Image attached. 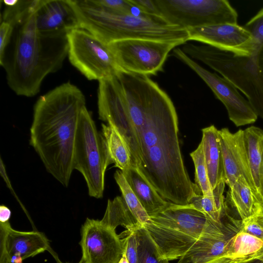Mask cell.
Returning <instances> with one entry per match:
<instances>
[{
	"label": "cell",
	"instance_id": "cell-1",
	"mask_svg": "<svg viewBox=\"0 0 263 263\" xmlns=\"http://www.w3.org/2000/svg\"><path fill=\"white\" fill-rule=\"evenodd\" d=\"M99 118L126 143L132 166L168 202L186 205L197 195L185 167L178 119L168 95L149 76L119 71L98 96Z\"/></svg>",
	"mask_w": 263,
	"mask_h": 263
},
{
	"label": "cell",
	"instance_id": "cell-2",
	"mask_svg": "<svg viewBox=\"0 0 263 263\" xmlns=\"http://www.w3.org/2000/svg\"><path fill=\"white\" fill-rule=\"evenodd\" d=\"M85 106L84 94L70 82L41 96L34 106L30 143L47 171L66 187L73 170L76 135Z\"/></svg>",
	"mask_w": 263,
	"mask_h": 263
},
{
	"label": "cell",
	"instance_id": "cell-3",
	"mask_svg": "<svg viewBox=\"0 0 263 263\" xmlns=\"http://www.w3.org/2000/svg\"><path fill=\"white\" fill-rule=\"evenodd\" d=\"M11 41L0 63L7 83L17 95L31 97L37 94L43 81L62 67L68 55L67 35L40 32L35 13L13 27Z\"/></svg>",
	"mask_w": 263,
	"mask_h": 263
},
{
	"label": "cell",
	"instance_id": "cell-4",
	"mask_svg": "<svg viewBox=\"0 0 263 263\" xmlns=\"http://www.w3.org/2000/svg\"><path fill=\"white\" fill-rule=\"evenodd\" d=\"M80 28L90 32L107 44L128 39L174 42L189 41L186 30L173 25L161 16L143 13L140 15L107 12L91 0H70Z\"/></svg>",
	"mask_w": 263,
	"mask_h": 263
},
{
	"label": "cell",
	"instance_id": "cell-5",
	"mask_svg": "<svg viewBox=\"0 0 263 263\" xmlns=\"http://www.w3.org/2000/svg\"><path fill=\"white\" fill-rule=\"evenodd\" d=\"M150 218L143 227L159 258L168 261L179 259L202 236L224 233L233 227L231 221L214 222L189 204H172Z\"/></svg>",
	"mask_w": 263,
	"mask_h": 263
},
{
	"label": "cell",
	"instance_id": "cell-6",
	"mask_svg": "<svg viewBox=\"0 0 263 263\" xmlns=\"http://www.w3.org/2000/svg\"><path fill=\"white\" fill-rule=\"evenodd\" d=\"M181 49L194 60L217 71L241 91L257 116L263 120V76L257 56L238 55L206 44L185 43Z\"/></svg>",
	"mask_w": 263,
	"mask_h": 263
},
{
	"label": "cell",
	"instance_id": "cell-7",
	"mask_svg": "<svg viewBox=\"0 0 263 263\" xmlns=\"http://www.w3.org/2000/svg\"><path fill=\"white\" fill-rule=\"evenodd\" d=\"M110 164L102 135L85 106L81 111L76 132L73 167L84 177L90 197H103L105 173Z\"/></svg>",
	"mask_w": 263,
	"mask_h": 263
},
{
	"label": "cell",
	"instance_id": "cell-8",
	"mask_svg": "<svg viewBox=\"0 0 263 263\" xmlns=\"http://www.w3.org/2000/svg\"><path fill=\"white\" fill-rule=\"evenodd\" d=\"M154 3L160 16L185 30L237 24V12L227 0H154Z\"/></svg>",
	"mask_w": 263,
	"mask_h": 263
},
{
	"label": "cell",
	"instance_id": "cell-9",
	"mask_svg": "<svg viewBox=\"0 0 263 263\" xmlns=\"http://www.w3.org/2000/svg\"><path fill=\"white\" fill-rule=\"evenodd\" d=\"M70 63L89 80L111 77L121 69L108 44L79 28L67 34Z\"/></svg>",
	"mask_w": 263,
	"mask_h": 263
},
{
	"label": "cell",
	"instance_id": "cell-10",
	"mask_svg": "<svg viewBox=\"0 0 263 263\" xmlns=\"http://www.w3.org/2000/svg\"><path fill=\"white\" fill-rule=\"evenodd\" d=\"M108 45L121 69L149 76L162 70L171 51L180 45L165 41L128 39Z\"/></svg>",
	"mask_w": 263,
	"mask_h": 263
},
{
	"label": "cell",
	"instance_id": "cell-11",
	"mask_svg": "<svg viewBox=\"0 0 263 263\" xmlns=\"http://www.w3.org/2000/svg\"><path fill=\"white\" fill-rule=\"evenodd\" d=\"M173 55L193 70L209 87L225 106L229 119L237 127L253 124L258 116L248 100L229 81L212 72L189 57L180 48L173 50Z\"/></svg>",
	"mask_w": 263,
	"mask_h": 263
},
{
	"label": "cell",
	"instance_id": "cell-12",
	"mask_svg": "<svg viewBox=\"0 0 263 263\" xmlns=\"http://www.w3.org/2000/svg\"><path fill=\"white\" fill-rule=\"evenodd\" d=\"M80 245L85 263H118L123 254L121 238L101 220L87 218L81 229Z\"/></svg>",
	"mask_w": 263,
	"mask_h": 263
},
{
	"label": "cell",
	"instance_id": "cell-13",
	"mask_svg": "<svg viewBox=\"0 0 263 263\" xmlns=\"http://www.w3.org/2000/svg\"><path fill=\"white\" fill-rule=\"evenodd\" d=\"M218 134L226 183L230 187L238 177L242 176L250 185L254 195L244 130L239 129L233 133L228 128H223L218 130Z\"/></svg>",
	"mask_w": 263,
	"mask_h": 263
},
{
	"label": "cell",
	"instance_id": "cell-14",
	"mask_svg": "<svg viewBox=\"0 0 263 263\" xmlns=\"http://www.w3.org/2000/svg\"><path fill=\"white\" fill-rule=\"evenodd\" d=\"M37 30L49 34L67 35L80 28L70 0H44L35 13Z\"/></svg>",
	"mask_w": 263,
	"mask_h": 263
},
{
	"label": "cell",
	"instance_id": "cell-15",
	"mask_svg": "<svg viewBox=\"0 0 263 263\" xmlns=\"http://www.w3.org/2000/svg\"><path fill=\"white\" fill-rule=\"evenodd\" d=\"M186 30L189 41H196L233 53L250 39L244 27L237 24H217Z\"/></svg>",
	"mask_w": 263,
	"mask_h": 263
},
{
	"label": "cell",
	"instance_id": "cell-16",
	"mask_svg": "<svg viewBox=\"0 0 263 263\" xmlns=\"http://www.w3.org/2000/svg\"><path fill=\"white\" fill-rule=\"evenodd\" d=\"M0 247L9 257L18 256L25 260L50 249L49 241L42 232H22L13 229L9 221L0 222Z\"/></svg>",
	"mask_w": 263,
	"mask_h": 263
},
{
	"label": "cell",
	"instance_id": "cell-17",
	"mask_svg": "<svg viewBox=\"0 0 263 263\" xmlns=\"http://www.w3.org/2000/svg\"><path fill=\"white\" fill-rule=\"evenodd\" d=\"M241 223L224 233L202 236L179 258L177 263H202L224 256L229 240L241 230Z\"/></svg>",
	"mask_w": 263,
	"mask_h": 263
},
{
	"label": "cell",
	"instance_id": "cell-18",
	"mask_svg": "<svg viewBox=\"0 0 263 263\" xmlns=\"http://www.w3.org/2000/svg\"><path fill=\"white\" fill-rule=\"evenodd\" d=\"M121 172L150 217L164 210L172 204L159 195L136 167L132 166L127 170Z\"/></svg>",
	"mask_w": 263,
	"mask_h": 263
},
{
	"label": "cell",
	"instance_id": "cell-19",
	"mask_svg": "<svg viewBox=\"0 0 263 263\" xmlns=\"http://www.w3.org/2000/svg\"><path fill=\"white\" fill-rule=\"evenodd\" d=\"M202 143L210 182L213 190L224 178L218 130L213 125L202 129Z\"/></svg>",
	"mask_w": 263,
	"mask_h": 263
},
{
	"label": "cell",
	"instance_id": "cell-20",
	"mask_svg": "<svg viewBox=\"0 0 263 263\" xmlns=\"http://www.w3.org/2000/svg\"><path fill=\"white\" fill-rule=\"evenodd\" d=\"M243 130L249 167L255 189L254 196L258 208L260 172L263 157V130L251 126Z\"/></svg>",
	"mask_w": 263,
	"mask_h": 263
},
{
	"label": "cell",
	"instance_id": "cell-21",
	"mask_svg": "<svg viewBox=\"0 0 263 263\" xmlns=\"http://www.w3.org/2000/svg\"><path fill=\"white\" fill-rule=\"evenodd\" d=\"M227 197L241 220L254 216L258 211L252 188L242 176L238 177L229 187Z\"/></svg>",
	"mask_w": 263,
	"mask_h": 263
},
{
	"label": "cell",
	"instance_id": "cell-22",
	"mask_svg": "<svg viewBox=\"0 0 263 263\" xmlns=\"http://www.w3.org/2000/svg\"><path fill=\"white\" fill-rule=\"evenodd\" d=\"M101 134L104 140L111 163L120 171L132 166L131 155L124 140L117 130L110 124H102Z\"/></svg>",
	"mask_w": 263,
	"mask_h": 263
},
{
	"label": "cell",
	"instance_id": "cell-23",
	"mask_svg": "<svg viewBox=\"0 0 263 263\" xmlns=\"http://www.w3.org/2000/svg\"><path fill=\"white\" fill-rule=\"evenodd\" d=\"M225 179L221 180L213 190L212 196L196 195L190 200L189 205L204 214L210 220L221 222L227 215V204L223 192Z\"/></svg>",
	"mask_w": 263,
	"mask_h": 263
},
{
	"label": "cell",
	"instance_id": "cell-24",
	"mask_svg": "<svg viewBox=\"0 0 263 263\" xmlns=\"http://www.w3.org/2000/svg\"><path fill=\"white\" fill-rule=\"evenodd\" d=\"M263 246V240L239 230L229 240L224 256L240 261L250 258Z\"/></svg>",
	"mask_w": 263,
	"mask_h": 263
},
{
	"label": "cell",
	"instance_id": "cell-25",
	"mask_svg": "<svg viewBox=\"0 0 263 263\" xmlns=\"http://www.w3.org/2000/svg\"><path fill=\"white\" fill-rule=\"evenodd\" d=\"M100 220L114 230L119 226L128 230L140 224L133 216L122 196L108 200L104 216Z\"/></svg>",
	"mask_w": 263,
	"mask_h": 263
},
{
	"label": "cell",
	"instance_id": "cell-26",
	"mask_svg": "<svg viewBox=\"0 0 263 263\" xmlns=\"http://www.w3.org/2000/svg\"><path fill=\"white\" fill-rule=\"evenodd\" d=\"M250 34V40L239 47L234 54L243 56H257L263 46V8L245 26Z\"/></svg>",
	"mask_w": 263,
	"mask_h": 263
},
{
	"label": "cell",
	"instance_id": "cell-27",
	"mask_svg": "<svg viewBox=\"0 0 263 263\" xmlns=\"http://www.w3.org/2000/svg\"><path fill=\"white\" fill-rule=\"evenodd\" d=\"M44 0H17L12 6H5L1 15V22H6L13 27L34 14Z\"/></svg>",
	"mask_w": 263,
	"mask_h": 263
},
{
	"label": "cell",
	"instance_id": "cell-28",
	"mask_svg": "<svg viewBox=\"0 0 263 263\" xmlns=\"http://www.w3.org/2000/svg\"><path fill=\"white\" fill-rule=\"evenodd\" d=\"M115 180L118 185L122 196L130 212L137 222L143 226L151 219L140 202L126 180L121 171L117 170L114 174Z\"/></svg>",
	"mask_w": 263,
	"mask_h": 263
},
{
	"label": "cell",
	"instance_id": "cell-29",
	"mask_svg": "<svg viewBox=\"0 0 263 263\" xmlns=\"http://www.w3.org/2000/svg\"><path fill=\"white\" fill-rule=\"evenodd\" d=\"M195 166V184L200 194L203 196H212L211 186L205 160L202 143L190 154Z\"/></svg>",
	"mask_w": 263,
	"mask_h": 263
},
{
	"label": "cell",
	"instance_id": "cell-30",
	"mask_svg": "<svg viewBox=\"0 0 263 263\" xmlns=\"http://www.w3.org/2000/svg\"><path fill=\"white\" fill-rule=\"evenodd\" d=\"M139 263H168L161 259L147 232L142 225L137 228Z\"/></svg>",
	"mask_w": 263,
	"mask_h": 263
},
{
	"label": "cell",
	"instance_id": "cell-31",
	"mask_svg": "<svg viewBox=\"0 0 263 263\" xmlns=\"http://www.w3.org/2000/svg\"><path fill=\"white\" fill-rule=\"evenodd\" d=\"M139 225L132 229H126L119 235L122 243L123 252L129 263H139L137 237V228Z\"/></svg>",
	"mask_w": 263,
	"mask_h": 263
},
{
	"label": "cell",
	"instance_id": "cell-32",
	"mask_svg": "<svg viewBox=\"0 0 263 263\" xmlns=\"http://www.w3.org/2000/svg\"><path fill=\"white\" fill-rule=\"evenodd\" d=\"M92 2L109 12L117 14H133L134 6L129 0H91Z\"/></svg>",
	"mask_w": 263,
	"mask_h": 263
},
{
	"label": "cell",
	"instance_id": "cell-33",
	"mask_svg": "<svg viewBox=\"0 0 263 263\" xmlns=\"http://www.w3.org/2000/svg\"><path fill=\"white\" fill-rule=\"evenodd\" d=\"M13 27L9 23L1 22L0 26V63L3 60L5 51L12 35Z\"/></svg>",
	"mask_w": 263,
	"mask_h": 263
},
{
	"label": "cell",
	"instance_id": "cell-34",
	"mask_svg": "<svg viewBox=\"0 0 263 263\" xmlns=\"http://www.w3.org/2000/svg\"><path fill=\"white\" fill-rule=\"evenodd\" d=\"M241 230L263 240V228L254 216L241 220Z\"/></svg>",
	"mask_w": 263,
	"mask_h": 263
},
{
	"label": "cell",
	"instance_id": "cell-35",
	"mask_svg": "<svg viewBox=\"0 0 263 263\" xmlns=\"http://www.w3.org/2000/svg\"><path fill=\"white\" fill-rule=\"evenodd\" d=\"M129 1L143 13L159 16L154 0H129Z\"/></svg>",
	"mask_w": 263,
	"mask_h": 263
},
{
	"label": "cell",
	"instance_id": "cell-36",
	"mask_svg": "<svg viewBox=\"0 0 263 263\" xmlns=\"http://www.w3.org/2000/svg\"><path fill=\"white\" fill-rule=\"evenodd\" d=\"M258 206L259 211L263 210V157L260 172L259 199Z\"/></svg>",
	"mask_w": 263,
	"mask_h": 263
},
{
	"label": "cell",
	"instance_id": "cell-37",
	"mask_svg": "<svg viewBox=\"0 0 263 263\" xmlns=\"http://www.w3.org/2000/svg\"><path fill=\"white\" fill-rule=\"evenodd\" d=\"M10 210L5 205L0 206V222L5 223L9 221L11 216Z\"/></svg>",
	"mask_w": 263,
	"mask_h": 263
},
{
	"label": "cell",
	"instance_id": "cell-38",
	"mask_svg": "<svg viewBox=\"0 0 263 263\" xmlns=\"http://www.w3.org/2000/svg\"><path fill=\"white\" fill-rule=\"evenodd\" d=\"M240 262L242 261L221 256L202 263H239Z\"/></svg>",
	"mask_w": 263,
	"mask_h": 263
},
{
	"label": "cell",
	"instance_id": "cell-39",
	"mask_svg": "<svg viewBox=\"0 0 263 263\" xmlns=\"http://www.w3.org/2000/svg\"><path fill=\"white\" fill-rule=\"evenodd\" d=\"M257 62L260 71L263 76V46L257 55Z\"/></svg>",
	"mask_w": 263,
	"mask_h": 263
},
{
	"label": "cell",
	"instance_id": "cell-40",
	"mask_svg": "<svg viewBox=\"0 0 263 263\" xmlns=\"http://www.w3.org/2000/svg\"><path fill=\"white\" fill-rule=\"evenodd\" d=\"M0 263H12L5 250L0 247Z\"/></svg>",
	"mask_w": 263,
	"mask_h": 263
},
{
	"label": "cell",
	"instance_id": "cell-41",
	"mask_svg": "<svg viewBox=\"0 0 263 263\" xmlns=\"http://www.w3.org/2000/svg\"><path fill=\"white\" fill-rule=\"evenodd\" d=\"M254 217L257 222L263 228V210L258 211Z\"/></svg>",
	"mask_w": 263,
	"mask_h": 263
},
{
	"label": "cell",
	"instance_id": "cell-42",
	"mask_svg": "<svg viewBox=\"0 0 263 263\" xmlns=\"http://www.w3.org/2000/svg\"><path fill=\"white\" fill-rule=\"evenodd\" d=\"M254 259H259L263 261V246L259 250L252 255L249 260Z\"/></svg>",
	"mask_w": 263,
	"mask_h": 263
},
{
	"label": "cell",
	"instance_id": "cell-43",
	"mask_svg": "<svg viewBox=\"0 0 263 263\" xmlns=\"http://www.w3.org/2000/svg\"><path fill=\"white\" fill-rule=\"evenodd\" d=\"M239 263H263V261L259 259H251V260L240 262Z\"/></svg>",
	"mask_w": 263,
	"mask_h": 263
},
{
	"label": "cell",
	"instance_id": "cell-44",
	"mask_svg": "<svg viewBox=\"0 0 263 263\" xmlns=\"http://www.w3.org/2000/svg\"><path fill=\"white\" fill-rule=\"evenodd\" d=\"M118 263H129V261L124 252L122 258L120 259Z\"/></svg>",
	"mask_w": 263,
	"mask_h": 263
},
{
	"label": "cell",
	"instance_id": "cell-45",
	"mask_svg": "<svg viewBox=\"0 0 263 263\" xmlns=\"http://www.w3.org/2000/svg\"><path fill=\"white\" fill-rule=\"evenodd\" d=\"M68 263V262H67ZM78 263H85L84 261L81 259Z\"/></svg>",
	"mask_w": 263,
	"mask_h": 263
}]
</instances>
